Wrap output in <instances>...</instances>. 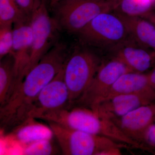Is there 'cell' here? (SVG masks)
I'll use <instances>...</instances> for the list:
<instances>
[{
	"label": "cell",
	"instance_id": "obj_16",
	"mask_svg": "<svg viewBox=\"0 0 155 155\" xmlns=\"http://www.w3.org/2000/svg\"><path fill=\"white\" fill-rule=\"evenodd\" d=\"M15 81V60L12 54H9L0 59V106L11 96Z\"/></svg>",
	"mask_w": 155,
	"mask_h": 155
},
{
	"label": "cell",
	"instance_id": "obj_7",
	"mask_svg": "<svg viewBox=\"0 0 155 155\" xmlns=\"http://www.w3.org/2000/svg\"><path fill=\"white\" fill-rule=\"evenodd\" d=\"M130 71L123 62L113 56L108 61H103L91 83L71 106L95 110L103 97L116 80L122 74Z\"/></svg>",
	"mask_w": 155,
	"mask_h": 155
},
{
	"label": "cell",
	"instance_id": "obj_11",
	"mask_svg": "<svg viewBox=\"0 0 155 155\" xmlns=\"http://www.w3.org/2000/svg\"><path fill=\"white\" fill-rule=\"evenodd\" d=\"M155 119L154 102L140 107L112 121L127 137L142 144V140L145 132Z\"/></svg>",
	"mask_w": 155,
	"mask_h": 155
},
{
	"label": "cell",
	"instance_id": "obj_28",
	"mask_svg": "<svg viewBox=\"0 0 155 155\" xmlns=\"http://www.w3.org/2000/svg\"><path fill=\"white\" fill-rule=\"evenodd\" d=\"M154 155H155V152H153Z\"/></svg>",
	"mask_w": 155,
	"mask_h": 155
},
{
	"label": "cell",
	"instance_id": "obj_6",
	"mask_svg": "<svg viewBox=\"0 0 155 155\" xmlns=\"http://www.w3.org/2000/svg\"><path fill=\"white\" fill-rule=\"evenodd\" d=\"M31 22L32 28L31 53L21 81L57 43L55 42L58 31L61 29L55 19L50 17L45 0L42 1L40 6L31 15Z\"/></svg>",
	"mask_w": 155,
	"mask_h": 155
},
{
	"label": "cell",
	"instance_id": "obj_29",
	"mask_svg": "<svg viewBox=\"0 0 155 155\" xmlns=\"http://www.w3.org/2000/svg\"><path fill=\"white\" fill-rule=\"evenodd\" d=\"M45 1H46V0H45ZM48 1H49V2H50V0H48Z\"/></svg>",
	"mask_w": 155,
	"mask_h": 155
},
{
	"label": "cell",
	"instance_id": "obj_10",
	"mask_svg": "<svg viewBox=\"0 0 155 155\" xmlns=\"http://www.w3.org/2000/svg\"><path fill=\"white\" fill-rule=\"evenodd\" d=\"M31 18L15 23L13 25L14 39L11 54L15 60L16 81L14 89L21 81L22 74L30 59L32 44Z\"/></svg>",
	"mask_w": 155,
	"mask_h": 155
},
{
	"label": "cell",
	"instance_id": "obj_12",
	"mask_svg": "<svg viewBox=\"0 0 155 155\" xmlns=\"http://www.w3.org/2000/svg\"><path fill=\"white\" fill-rule=\"evenodd\" d=\"M112 53L132 72L145 73L155 64V52L135 42L122 45Z\"/></svg>",
	"mask_w": 155,
	"mask_h": 155
},
{
	"label": "cell",
	"instance_id": "obj_9",
	"mask_svg": "<svg viewBox=\"0 0 155 155\" xmlns=\"http://www.w3.org/2000/svg\"><path fill=\"white\" fill-rule=\"evenodd\" d=\"M155 102V89L119 95L100 103L94 111L100 116L113 120L142 106Z\"/></svg>",
	"mask_w": 155,
	"mask_h": 155
},
{
	"label": "cell",
	"instance_id": "obj_23",
	"mask_svg": "<svg viewBox=\"0 0 155 155\" xmlns=\"http://www.w3.org/2000/svg\"><path fill=\"white\" fill-rule=\"evenodd\" d=\"M122 148L119 147H111L104 150L100 153L99 155H122Z\"/></svg>",
	"mask_w": 155,
	"mask_h": 155
},
{
	"label": "cell",
	"instance_id": "obj_1",
	"mask_svg": "<svg viewBox=\"0 0 155 155\" xmlns=\"http://www.w3.org/2000/svg\"><path fill=\"white\" fill-rule=\"evenodd\" d=\"M68 56L67 46L57 42L31 69L0 106L1 129L7 133L28 119L38 95L60 72Z\"/></svg>",
	"mask_w": 155,
	"mask_h": 155
},
{
	"label": "cell",
	"instance_id": "obj_5",
	"mask_svg": "<svg viewBox=\"0 0 155 155\" xmlns=\"http://www.w3.org/2000/svg\"><path fill=\"white\" fill-rule=\"evenodd\" d=\"M102 62L99 56L87 49H76L68 56L64 75L69 90L70 106L88 87Z\"/></svg>",
	"mask_w": 155,
	"mask_h": 155
},
{
	"label": "cell",
	"instance_id": "obj_19",
	"mask_svg": "<svg viewBox=\"0 0 155 155\" xmlns=\"http://www.w3.org/2000/svg\"><path fill=\"white\" fill-rule=\"evenodd\" d=\"M61 151L51 139L44 140L23 146L22 153L26 155H57Z\"/></svg>",
	"mask_w": 155,
	"mask_h": 155
},
{
	"label": "cell",
	"instance_id": "obj_4",
	"mask_svg": "<svg viewBox=\"0 0 155 155\" xmlns=\"http://www.w3.org/2000/svg\"><path fill=\"white\" fill-rule=\"evenodd\" d=\"M48 122L63 155H99L103 150L111 147L131 148L128 145L105 137L72 130L54 122Z\"/></svg>",
	"mask_w": 155,
	"mask_h": 155
},
{
	"label": "cell",
	"instance_id": "obj_3",
	"mask_svg": "<svg viewBox=\"0 0 155 155\" xmlns=\"http://www.w3.org/2000/svg\"><path fill=\"white\" fill-rule=\"evenodd\" d=\"M119 1L60 0L53 7L61 29L78 34L95 17L101 13L116 10Z\"/></svg>",
	"mask_w": 155,
	"mask_h": 155
},
{
	"label": "cell",
	"instance_id": "obj_15",
	"mask_svg": "<svg viewBox=\"0 0 155 155\" xmlns=\"http://www.w3.org/2000/svg\"><path fill=\"white\" fill-rule=\"evenodd\" d=\"M151 88L153 87L150 83L147 73L131 71L126 72L114 82L100 103L119 95L137 92Z\"/></svg>",
	"mask_w": 155,
	"mask_h": 155
},
{
	"label": "cell",
	"instance_id": "obj_25",
	"mask_svg": "<svg viewBox=\"0 0 155 155\" xmlns=\"http://www.w3.org/2000/svg\"><path fill=\"white\" fill-rule=\"evenodd\" d=\"M141 17L148 20L155 26V11H151Z\"/></svg>",
	"mask_w": 155,
	"mask_h": 155
},
{
	"label": "cell",
	"instance_id": "obj_17",
	"mask_svg": "<svg viewBox=\"0 0 155 155\" xmlns=\"http://www.w3.org/2000/svg\"><path fill=\"white\" fill-rule=\"evenodd\" d=\"M29 17L21 11L14 0H0V27L13 26Z\"/></svg>",
	"mask_w": 155,
	"mask_h": 155
},
{
	"label": "cell",
	"instance_id": "obj_2",
	"mask_svg": "<svg viewBox=\"0 0 155 155\" xmlns=\"http://www.w3.org/2000/svg\"><path fill=\"white\" fill-rule=\"evenodd\" d=\"M77 35L83 44L111 52L122 45L135 42L114 11L100 14Z\"/></svg>",
	"mask_w": 155,
	"mask_h": 155
},
{
	"label": "cell",
	"instance_id": "obj_27",
	"mask_svg": "<svg viewBox=\"0 0 155 155\" xmlns=\"http://www.w3.org/2000/svg\"><path fill=\"white\" fill-rule=\"evenodd\" d=\"M106 2H113V1H120V0H102Z\"/></svg>",
	"mask_w": 155,
	"mask_h": 155
},
{
	"label": "cell",
	"instance_id": "obj_8",
	"mask_svg": "<svg viewBox=\"0 0 155 155\" xmlns=\"http://www.w3.org/2000/svg\"><path fill=\"white\" fill-rule=\"evenodd\" d=\"M64 67L39 93L32 104L28 118L38 119L48 112L70 106L69 90L64 79Z\"/></svg>",
	"mask_w": 155,
	"mask_h": 155
},
{
	"label": "cell",
	"instance_id": "obj_24",
	"mask_svg": "<svg viewBox=\"0 0 155 155\" xmlns=\"http://www.w3.org/2000/svg\"><path fill=\"white\" fill-rule=\"evenodd\" d=\"M147 73L151 85L155 89V64L149 72Z\"/></svg>",
	"mask_w": 155,
	"mask_h": 155
},
{
	"label": "cell",
	"instance_id": "obj_18",
	"mask_svg": "<svg viewBox=\"0 0 155 155\" xmlns=\"http://www.w3.org/2000/svg\"><path fill=\"white\" fill-rule=\"evenodd\" d=\"M115 11L130 16L141 17L155 11V0H120Z\"/></svg>",
	"mask_w": 155,
	"mask_h": 155
},
{
	"label": "cell",
	"instance_id": "obj_13",
	"mask_svg": "<svg viewBox=\"0 0 155 155\" xmlns=\"http://www.w3.org/2000/svg\"><path fill=\"white\" fill-rule=\"evenodd\" d=\"M29 118L21 124L7 132V137L24 146L44 140L51 139L54 137L49 126Z\"/></svg>",
	"mask_w": 155,
	"mask_h": 155
},
{
	"label": "cell",
	"instance_id": "obj_21",
	"mask_svg": "<svg viewBox=\"0 0 155 155\" xmlns=\"http://www.w3.org/2000/svg\"><path fill=\"white\" fill-rule=\"evenodd\" d=\"M19 8L26 15L31 17L40 6L42 0H14Z\"/></svg>",
	"mask_w": 155,
	"mask_h": 155
},
{
	"label": "cell",
	"instance_id": "obj_20",
	"mask_svg": "<svg viewBox=\"0 0 155 155\" xmlns=\"http://www.w3.org/2000/svg\"><path fill=\"white\" fill-rule=\"evenodd\" d=\"M13 39V26L0 27V59L11 54Z\"/></svg>",
	"mask_w": 155,
	"mask_h": 155
},
{
	"label": "cell",
	"instance_id": "obj_26",
	"mask_svg": "<svg viewBox=\"0 0 155 155\" xmlns=\"http://www.w3.org/2000/svg\"><path fill=\"white\" fill-rule=\"evenodd\" d=\"M60 1V0H50V5L53 8Z\"/></svg>",
	"mask_w": 155,
	"mask_h": 155
},
{
	"label": "cell",
	"instance_id": "obj_14",
	"mask_svg": "<svg viewBox=\"0 0 155 155\" xmlns=\"http://www.w3.org/2000/svg\"><path fill=\"white\" fill-rule=\"evenodd\" d=\"M114 11L137 44L155 52V26L151 22L140 16H130Z\"/></svg>",
	"mask_w": 155,
	"mask_h": 155
},
{
	"label": "cell",
	"instance_id": "obj_22",
	"mask_svg": "<svg viewBox=\"0 0 155 155\" xmlns=\"http://www.w3.org/2000/svg\"><path fill=\"white\" fill-rule=\"evenodd\" d=\"M142 143L150 152L155 150V119L146 130Z\"/></svg>",
	"mask_w": 155,
	"mask_h": 155
}]
</instances>
